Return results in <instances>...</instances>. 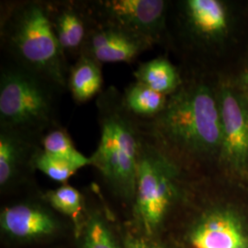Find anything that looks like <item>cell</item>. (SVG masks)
<instances>
[{
	"label": "cell",
	"mask_w": 248,
	"mask_h": 248,
	"mask_svg": "<svg viewBox=\"0 0 248 248\" xmlns=\"http://www.w3.org/2000/svg\"><path fill=\"white\" fill-rule=\"evenodd\" d=\"M97 105L100 138L89 156L90 166L98 171L110 195L131 213L144 136L142 124L127 110L116 89L101 92Z\"/></svg>",
	"instance_id": "cell-2"
},
{
	"label": "cell",
	"mask_w": 248,
	"mask_h": 248,
	"mask_svg": "<svg viewBox=\"0 0 248 248\" xmlns=\"http://www.w3.org/2000/svg\"><path fill=\"white\" fill-rule=\"evenodd\" d=\"M41 141L0 128V190L11 193L26 185L35 171L33 160Z\"/></svg>",
	"instance_id": "cell-11"
},
{
	"label": "cell",
	"mask_w": 248,
	"mask_h": 248,
	"mask_svg": "<svg viewBox=\"0 0 248 248\" xmlns=\"http://www.w3.org/2000/svg\"><path fill=\"white\" fill-rule=\"evenodd\" d=\"M133 75L135 81L167 96L173 94L182 84L176 67L165 57L143 62Z\"/></svg>",
	"instance_id": "cell-16"
},
{
	"label": "cell",
	"mask_w": 248,
	"mask_h": 248,
	"mask_svg": "<svg viewBox=\"0 0 248 248\" xmlns=\"http://www.w3.org/2000/svg\"><path fill=\"white\" fill-rule=\"evenodd\" d=\"M74 238L78 248H126L124 230L101 198L99 202L87 200L86 213Z\"/></svg>",
	"instance_id": "cell-13"
},
{
	"label": "cell",
	"mask_w": 248,
	"mask_h": 248,
	"mask_svg": "<svg viewBox=\"0 0 248 248\" xmlns=\"http://www.w3.org/2000/svg\"><path fill=\"white\" fill-rule=\"evenodd\" d=\"M2 240L12 246L49 245L75 233L71 221L55 212L40 194L6 205L0 212Z\"/></svg>",
	"instance_id": "cell-6"
},
{
	"label": "cell",
	"mask_w": 248,
	"mask_h": 248,
	"mask_svg": "<svg viewBox=\"0 0 248 248\" xmlns=\"http://www.w3.org/2000/svg\"><path fill=\"white\" fill-rule=\"evenodd\" d=\"M41 146L48 154L71 163L78 169L90 166L89 157L76 149L70 136L62 128L57 127L46 133Z\"/></svg>",
	"instance_id": "cell-19"
},
{
	"label": "cell",
	"mask_w": 248,
	"mask_h": 248,
	"mask_svg": "<svg viewBox=\"0 0 248 248\" xmlns=\"http://www.w3.org/2000/svg\"><path fill=\"white\" fill-rule=\"evenodd\" d=\"M222 121L220 154L237 172L248 169V98L229 88H222L219 97Z\"/></svg>",
	"instance_id": "cell-8"
},
{
	"label": "cell",
	"mask_w": 248,
	"mask_h": 248,
	"mask_svg": "<svg viewBox=\"0 0 248 248\" xmlns=\"http://www.w3.org/2000/svg\"><path fill=\"white\" fill-rule=\"evenodd\" d=\"M1 17V41L12 63L63 92L70 68L51 22L45 2L11 4Z\"/></svg>",
	"instance_id": "cell-3"
},
{
	"label": "cell",
	"mask_w": 248,
	"mask_h": 248,
	"mask_svg": "<svg viewBox=\"0 0 248 248\" xmlns=\"http://www.w3.org/2000/svg\"><path fill=\"white\" fill-rule=\"evenodd\" d=\"M183 15L187 31L202 41L216 40L227 31V11L218 0H186Z\"/></svg>",
	"instance_id": "cell-14"
},
{
	"label": "cell",
	"mask_w": 248,
	"mask_h": 248,
	"mask_svg": "<svg viewBox=\"0 0 248 248\" xmlns=\"http://www.w3.org/2000/svg\"><path fill=\"white\" fill-rule=\"evenodd\" d=\"M61 92L40 77L10 63L1 68L0 128L42 141L56 121V93Z\"/></svg>",
	"instance_id": "cell-4"
},
{
	"label": "cell",
	"mask_w": 248,
	"mask_h": 248,
	"mask_svg": "<svg viewBox=\"0 0 248 248\" xmlns=\"http://www.w3.org/2000/svg\"><path fill=\"white\" fill-rule=\"evenodd\" d=\"M189 248H248V233L232 210L213 209L202 213L186 232Z\"/></svg>",
	"instance_id": "cell-9"
},
{
	"label": "cell",
	"mask_w": 248,
	"mask_h": 248,
	"mask_svg": "<svg viewBox=\"0 0 248 248\" xmlns=\"http://www.w3.org/2000/svg\"><path fill=\"white\" fill-rule=\"evenodd\" d=\"M41 196L55 212L71 221L75 231L78 228L87 208L86 197L78 189L62 184L58 188L46 190Z\"/></svg>",
	"instance_id": "cell-18"
},
{
	"label": "cell",
	"mask_w": 248,
	"mask_h": 248,
	"mask_svg": "<svg viewBox=\"0 0 248 248\" xmlns=\"http://www.w3.org/2000/svg\"><path fill=\"white\" fill-rule=\"evenodd\" d=\"M53 32L67 57L78 59L88 35L89 15L85 2H45Z\"/></svg>",
	"instance_id": "cell-12"
},
{
	"label": "cell",
	"mask_w": 248,
	"mask_h": 248,
	"mask_svg": "<svg viewBox=\"0 0 248 248\" xmlns=\"http://www.w3.org/2000/svg\"><path fill=\"white\" fill-rule=\"evenodd\" d=\"M123 230L126 248H166L159 240L149 238L143 235L135 230L130 223Z\"/></svg>",
	"instance_id": "cell-21"
},
{
	"label": "cell",
	"mask_w": 248,
	"mask_h": 248,
	"mask_svg": "<svg viewBox=\"0 0 248 248\" xmlns=\"http://www.w3.org/2000/svg\"><path fill=\"white\" fill-rule=\"evenodd\" d=\"M103 78L101 64L81 55L70 67L67 87L76 102L85 103L101 94Z\"/></svg>",
	"instance_id": "cell-15"
},
{
	"label": "cell",
	"mask_w": 248,
	"mask_h": 248,
	"mask_svg": "<svg viewBox=\"0 0 248 248\" xmlns=\"http://www.w3.org/2000/svg\"><path fill=\"white\" fill-rule=\"evenodd\" d=\"M33 167L53 181L62 184H66L67 180L79 170L71 163L48 154L42 147L36 153Z\"/></svg>",
	"instance_id": "cell-20"
},
{
	"label": "cell",
	"mask_w": 248,
	"mask_h": 248,
	"mask_svg": "<svg viewBox=\"0 0 248 248\" xmlns=\"http://www.w3.org/2000/svg\"><path fill=\"white\" fill-rule=\"evenodd\" d=\"M242 81H243L245 86L248 87V70H247V72L244 74V76L242 78Z\"/></svg>",
	"instance_id": "cell-22"
},
{
	"label": "cell",
	"mask_w": 248,
	"mask_h": 248,
	"mask_svg": "<svg viewBox=\"0 0 248 248\" xmlns=\"http://www.w3.org/2000/svg\"><path fill=\"white\" fill-rule=\"evenodd\" d=\"M85 5L92 18L124 30L150 48L166 31L169 4L163 0H96Z\"/></svg>",
	"instance_id": "cell-7"
},
{
	"label": "cell",
	"mask_w": 248,
	"mask_h": 248,
	"mask_svg": "<svg viewBox=\"0 0 248 248\" xmlns=\"http://www.w3.org/2000/svg\"><path fill=\"white\" fill-rule=\"evenodd\" d=\"M89 31L81 55L88 56L99 64L131 63L141 53L150 49L148 45L124 30L92 18L89 13Z\"/></svg>",
	"instance_id": "cell-10"
},
{
	"label": "cell",
	"mask_w": 248,
	"mask_h": 248,
	"mask_svg": "<svg viewBox=\"0 0 248 248\" xmlns=\"http://www.w3.org/2000/svg\"><path fill=\"white\" fill-rule=\"evenodd\" d=\"M140 121L146 136L169 155L200 158L221 150L219 99L203 83L181 84L158 115Z\"/></svg>",
	"instance_id": "cell-1"
},
{
	"label": "cell",
	"mask_w": 248,
	"mask_h": 248,
	"mask_svg": "<svg viewBox=\"0 0 248 248\" xmlns=\"http://www.w3.org/2000/svg\"><path fill=\"white\" fill-rule=\"evenodd\" d=\"M178 176L176 161L144 133L130 222L135 230L158 239L160 230L179 198Z\"/></svg>",
	"instance_id": "cell-5"
},
{
	"label": "cell",
	"mask_w": 248,
	"mask_h": 248,
	"mask_svg": "<svg viewBox=\"0 0 248 248\" xmlns=\"http://www.w3.org/2000/svg\"><path fill=\"white\" fill-rule=\"evenodd\" d=\"M169 96L158 93L135 81L130 84L123 94L127 110L134 117L147 121L159 114L167 105Z\"/></svg>",
	"instance_id": "cell-17"
}]
</instances>
